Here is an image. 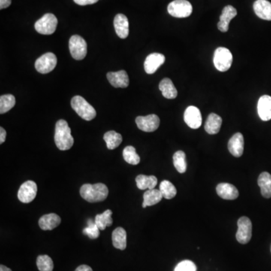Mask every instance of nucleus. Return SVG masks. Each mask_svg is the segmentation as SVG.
Returning a JSON list of instances; mask_svg holds the SVG:
<instances>
[{
	"label": "nucleus",
	"instance_id": "f257e3e1",
	"mask_svg": "<svg viewBox=\"0 0 271 271\" xmlns=\"http://www.w3.org/2000/svg\"><path fill=\"white\" fill-rule=\"evenodd\" d=\"M55 141L57 147L61 151L69 150L74 144V139L71 135V129L65 120H59L56 123Z\"/></svg>",
	"mask_w": 271,
	"mask_h": 271
},
{
	"label": "nucleus",
	"instance_id": "f03ea898",
	"mask_svg": "<svg viewBox=\"0 0 271 271\" xmlns=\"http://www.w3.org/2000/svg\"><path fill=\"white\" fill-rule=\"evenodd\" d=\"M80 194L82 198L90 203L101 202L107 198L109 189L103 183L85 184L80 188Z\"/></svg>",
	"mask_w": 271,
	"mask_h": 271
},
{
	"label": "nucleus",
	"instance_id": "7ed1b4c3",
	"mask_svg": "<svg viewBox=\"0 0 271 271\" xmlns=\"http://www.w3.org/2000/svg\"><path fill=\"white\" fill-rule=\"evenodd\" d=\"M73 110L85 121H91L97 115L95 109L81 96H75L71 100Z\"/></svg>",
	"mask_w": 271,
	"mask_h": 271
},
{
	"label": "nucleus",
	"instance_id": "20e7f679",
	"mask_svg": "<svg viewBox=\"0 0 271 271\" xmlns=\"http://www.w3.org/2000/svg\"><path fill=\"white\" fill-rule=\"evenodd\" d=\"M233 56L231 52L224 47H219L214 53L213 63L215 68L220 72H226L231 67Z\"/></svg>",
	"mask_w": 271,
	"mask_h": 271
},
{
	"label": "nucleus",
	"instance_id": "39448f33",
	"mask_svg": "<svg viewBox=\"0 0 271 271\" xmlns=\"http://www.w3.org/2000/svg\"><path fill=\"white\" fill-rule=\"evenodd\" d=\"M167 11L173 17L184 19L191 16L193 8L191 4L187 0H174L169 4Z\"/></svg>",
	"mask_w": 271,
	"mask_h": 271
},
{
	"label": "nucleus",
	"instance_id": "423d86ee",
	"mask_svg": "<svg viewBox=\"0 0 271 271\" xmlns=\"http://www.w3.org/2000/svg\"><path fill=\"white\" fill-rule=\"evenodd\" d=\"M58 21L55 15L48 13L35 24V29L43 35H52L56 31Z\"/></svg>",
	"mask_w": 271,
	"mask_h": 271
},
{
	"label": "nucleus",
	"instance_id": "0eeeda50",
	"mask_svg": "<svg viewBox=\"0 0 271 271\" xmlns=\"http://www.w3.org/2000/svg\"><path fill=\"white\" fill-rule=\"evenodd\" d=\"M70 54L75 60L82 61L86 57L88 46L86 42L79 35H74L69 42Z\"/></svg>",
	"mask_w": 271,
	"mask_h": 271
},
{
	"label": "nucleus",
	"instance_id": "6e6552de",
	"mask_svg": "<svg viewBox=\"0 0 271 271\" xmlns=\"http://www.w3.org/2000/svg\"><path fill=\"white\" fill-rule=\"evenodd\" d=\"M238 229L236 238L241 244H246L251 238L252 224L251 220L248 217L242 216L237 221Z\"/></svg>",
	"mask_w": 271,
	"mask_h": 271
},
{
	"label": "nucleus",
	"instance_id": "1a4fd4ad",
	"mask_svg": "<svg viewBox=\"0 0 271 271\" xmlns=\"http://www.w3.org/2000/svg\"><path fill=\"white\" fill-rule=\"evenodd\" d=\"M58 59L56 55L52 52H48L37 60L35 63L36 70L42 74L50 73L56 67Z\"/></svg>",
	"mask_w": 271,
	"mask_h": 271
},
{
	"label": "nucleus",
	"instance_id": "9d476101",
	"mask_svg": "<svg viewBox=\"0 0 271 271\" xmlns=\"http://www.w3.org/2000/svg\"><path fill=\"white\" fill-rule=\"evenodd\" d=\"M37 185L34 181H27L21 185L18 193L19 200L24 203L32 202L37 197Z\"/></svg>",
	"mask_w": 271,
	"mask_h": 271
},
{
	"label": "nucleus",
	"instance_id": "9b49d317",
	"mask_svg": "<svg viewBox=\"0 0 271 271\" xmlns=\"http://www.w3.org/2000/svg\"><path fill=\"white\" fill-rule=\"evenodd\" d=\"M136 123L140 130L151 133L155 131L159 127L160 118L155 114L147 116H138L136 118Z\"/></svg>",
	"mask_w": 271,
	"mask_h": 271
},
{
	"label": "nucleus",
	"instance_id": "f8f14e48",
	"mask_svg": "<svg viewBox=\"0 0 271 271\" xmlns=\"http://www.w3.org/2000/svg\"><path fill=\"white\" fill-rule=\"evenodd\" d=\"M184 120L188 127L198 129L202 124L201 113L198 108L194 106H188L184 113Z\"/></svg>",
	"mask_w": 271,
	"mask_h": 271
},
{
	"label": "nucleus",
	"instance_id": "ddd939ff",
	"mask_svg": "<svg viewBox=\"0 0 271 271\" xmlns=\"http://www.w3.org/2000/svg\"><path fill=\"white\" fill-rule=\"evenodd\" d=\"M165 62V57L162 54L152 53L146 58L144 63L145 71L148 74H153Z\"/></svg>",
	"mask_w": 271,
	"mask_h": 271
},
{
	"label": "nucleus",
	"instance_id": "4468645a",
	"mask_svg": "<svg viewBox=\"0 0 271 271\" xmlns=\"http://www.w3.org/2000/svg\"><path fill=\"white\" fill-rule=\"evenodd\" d=\"M237 15L236 9L232 6H227L222 10L220 21L218 24V28L221 32H227L229 29V24L232 19H234Z\"/></svg>",
	"mask_w": 271,
	"mask_h": 271
},
{
	"label": "nucleus",
	"instance_id": "2eb2a0df",
	"mask_svg": "<svg viewBox=\"0 0 271 271\" xmlns=\"http://www.w3.org/2000/svg\"><path fill=\"white\" fill-rule=\"evenodd\" d=\"M109 83L115 88H125L129 85V77L127 72L120 70L118 72H110L107 73Z\"/></svg>",
	"mask_w": 271,
	"mask_h": 271
},
{
	"label": "nucleus",
	"instance_id": "dca6fc26",
	"mask_svg": "<svg viewBox=\"0 0 271 271\" xmlns=\"http://www.w3.org/2000/svg\"><path fill=\"white\" fill-rule=\"evenodd\" d=\"M228 150L233 156L239 158L243 154L244 139L242 133H236L228 142Z\"/></svg>",
	"mask_w": 271,
	"mask_h": 271
},
{
	"label": "nucleus",
	"instance_id": "f3484780",
	"mask_svg": "<svg viewBox=\"0 0 271 271\" xmlns=\"http://www.w3.org/2000/svg\"><path fill=\"white\" fill-rule=\"evenodd\" d=\"M257 113L262 121H267L271 119V97L261 96L257 102Z\"/></svg>",
	"mask_w": 271,
	"mask_h": 271
},
{
	"label": "nucleus",
	"instance_id": "a211bd4d",
	"mask_svg": "<svg viewBox=\"0 0 271 271\" xmlns=\"http://www.w3.org/2000/svg\"><path fill=\"white\" fill-rule=\"evenodd\" d=\"M254 13L260 19L271 21V4L267 0H256L253 5Z\"/></svg>",
	"mask_w": 271,
	"mask_h": 271
},
{
	"label": "nucleus",
	"instance_id": "6ab92c4d",
	"mask_svg": "<svg viewBox=\"0 0 271 271\" xmlns=\"http://www.w3.org/2000/svg\"><path fill=\"white\" fill-rule=\"evenodd\" d=\"M216 191L218 195L224 200H235L239 197V191L231 184H218L216 187Z\"/></svg>",
	"mask_w": 271,
	"mask_h": 271
},
{
	"label": "nucleus",
	"instance_id": "aec40b11",
	"mask_svg": "<svg viewBox=\"0 0 271 271\" xmlns=\"http://www.w3.org/2000/svg\"><path fill=\"white\" fill-rule=\"evenodd\" d=\"M114 27L117 35L121 39H126L129 35V22L124 15H117L114 19Z\"/></svg>",
	"mask_w": 271,
	"mask_h": 271
},
{
	"label": "nucleus",
	"instance_id": "412c9836",
	"mask_svg": "<svg viewBox=\"0 0 271 271\" xmlns=\"http://www.w3.org/2000/svg\"><path fill=\"white\" fill-rule=\"evenodd\" d=\"M61 218L59 215L55 213L47 214L40 218L39 225L43 230H52L60 225Z\"/></svg>",
	"mask_w": 271,
	"mask_h": 271
},
{
	"label": "nucleus",
	"instance_id": "4be33fe9",
	"mask_svg": "<svg viewBox=\"0 0 271 271\" xmlns=\"http://www.w3.org/2000/svg\"><path fill=\"white\" fill-rule=\"evenodd\" d=\"M222 119L219 115L215 113H211L208 116L205 124V130L209 134H217L221 129Z\"/></svg>",
	"mask_w": 271,
	"mask_h": 271
},
{
	"label": "nucleus",
	"instance_id": "5701e85b",
	"mask_svg": "<svg viewBox=\"0 0 271 271\" xmlns=\"http://www.w3.org/2000/svg\"><path fill=\"white\" fill-rule=\"evenodd\" d=\"M112 243L114 247L120 250H124L127 247V233L122 227H117L112 232Z\"/></svg>",
	"mask_w": 271,
	"mask_h": 271
},
{
	"label": "nucleus",
	"instance_id": "b1692460",
	"mask_svg": "<svg viewBox=\"0 0 271 271\" xmlns=\"http://www.w3.org/2000/svg\"><path fill=\"white\" fill-rule=\"evenodd\" d=\"M257 184L260 188V193L265 198L271 197V175L263 172L259 176Z\"/></svg>",
	"mask_w": 271,
	"mask_h": 271
},
{
	"label": "nucleus",
	"instance_id": "393cba45",
	"mask_svg": "<svg viewBox=\"0 0 271 271\" xmlns=\"http://www.w3.org/2000/svg\"><path fill=\"white\" fill-rule=\"evenodd\" d=\"M159 89L165 98L175 99L177 97V90L173 85V82L168 78H165L160 82Z\"/></svg>",
	"mask_w": 271,
	"mask_h": 271
},
{
	"label": "nucleus",
	"instance_id": "a878e982",
	"mask_svg": "<svg viewBox=\"0 0 271 271\" xmlns=\"http://www.w3.org/2000/svg\"><path fill=\"white\" fill-rule=\"evenodd\" d=\"M163 196L160 190L151 189L148 190L144 193L143 195V207L146 208L147 206H153L157 204L162 200Z\"/></svg>",
	"mask_w": 271,
	"mask_h": 271
},
{
	"label": "nucleus",
	"instance_id": "bb28decb",
	"mask_svg": "<svg viewBox=\"0 0 271 271\" xmlns=\"http://www.w3.org/2000/svg\"><path fill=\"white\" fill-rule=\"evenodd\" d=\"M137 187L140 190L154 189L158 184V179L154 176H145L139 175L136 178Z\"/></svg>",
	"mask_w": 271,
	"mask_h": 271
},
{
	"label": "nucleus",
	"instance_id": "cd10ccee",
	"mask_svg": "<svg viewBox=\"0 0 271 271\" xmlns=\"http://www.w3.org/2000/svg\"><path fill=\"white\" fill-rule=\"evenodd\" d=\"M103 139L106 142L108 149H110V150L116 149L122 142V136L120 133L114 131V130L106 132L104 134Z\"/></svg>",
	"mask_w": 271,
	"mask_h": 271
},
{
	"label": "nucleus",
	"instance_id": "c85d7f7f",
	"mask_svg": "<svg viewBox=\"0 0 271 271\" xmlns=\"http://www.w3.org/2000/svg\"><path fill=\"white\" fill-rule=\"evenodd\" d=\"M112 215V212L110 209H107L103 213L96 215L94 221L100 230H104L106 227H110L112 225L113 223Z\"/></svg>",
	"mask_w": 271,
	"mask_h": 271
},
{
	"label": "nucleus",
	"instance_id": "c756f323",
	"mask_svg": "<svg viewBox=\"0 0 271 271\" xmlns=\"http://www.w3.org/2000/svg\"><path fill=\"white\" fill-rule=\"evenodd\" d=\"M123 157L126 162L132 165H137L140 162V157L133 146H127L123 151Z\"/></svg>",
	"mask_w": 271,
	"mask_h": 271
},
{
	"label": "nucleus",
	"instance_id": "7c9ffc66",
	"mask_svg": "<svg viewBox=\"0 0 271 271\" xmlns=\"http://www.w3.org/2000/svg\"><path fill=\"white\" fill-rule=\"evenodd\" d=\"M173 164L179 173H184L186 171V155L182 151H178L173 155Z\"/></svg>",
	"mask_w": 271,
	"mask_h": 271
},
{
	"label": "nucleus",
	"instance_id": "2f4dec72",
	"mask_svg": "<svg viewBox=\"0 0 271 271\" xmlns=\"http://www.w3.org/2000/svg\"><path fill=\"white\" fill-rule=\"evenodd\" d=\"M16 97L12 94H6L0 97V114L7 113L16 106Z\"/></svg>",
	"mask_w": 271,
	"mask_h": 271
},
{
	"label": "nucleus",
	"instance_id": "473e14b6",
	"mask_svg": "<svg viewBox=\"0 0 271 271\" xmlns=\"http://www.w3.org/2000/svg\"><path fill=\"white\" fill-rule=\"evenodd\" d=\"M160 191L162 194L163 197L167 200L173 199L176 195V187L168 180H164L160 184Z\"/></svg>",
	"mask_w": 271,
	"mask_h": 271
},
{
	"label": "nucleus",
	"instance_id": "72a5a7b5",
	"mask_svg": "<svg viewBox=\"0 0 271 271\" xmlns=\"http://www.w3.org/2000/svg\"><path fill=\"white\" fill-rule=\"evenodd\" d=\"M37 265L40 271H53V260L47 254L38 256Z\"/></svg>",
	"mask_w": 271,
	"mask_h": 271
},
{
	"label": "nucleus",
	"instance_id": "f704fd0d",
	"mask_svg": "<svg viewBox=\"0 0 271 271\" xmlns=\"http://www.w3.org/2000/svg\"><path fill=\"white\" fill-rule=\"evenodd\" d=\"M83 233L91 239H97L100 236V229L97 227L95 221L92 219H88V227L84 229Z\"/></svg>",
	"mask_w": 271,
	"mask_h": 271
},
{
	"label": "nucleus",
	"instance_id": "c9c22d12",
	"mask_svg": "<svg viewBox=\"0 0 271 271\" xmlns=\"http://www.w3.org/2000/svg\"><path fill=\"white\" fill-rule=\"evenodd\" d=\"M174 271H197V266L191 260H182L178 263Z\"/></svg>",
	"mask_w": 271,
	"mask_h": 271
},
{
	"label": "nucleus",
	"instance_id": "e433bc0d",
	"mask_svg": "<svg viewBox=\"0 0 271 271\" xmlns=\"http://www.w3.org/2000/svg\"><path fill=\"white\" fill-rule=\"evenodd\" d=\"M98 1L99 0H74V2L79 6L92 5Z\"/></svg>",
	"mask_w": 271,
	"mask_h": 271
},
{
	"label": "nucleus",
	"instance_id": "4c0bfd02",
	"mask_svg": "<svg viewBox=\"0 0 271 271\" xmlns=\"http://www.w3.org/2000/svg\"><path fill=\"white\" fill-rule=\"evenodd\" d=\"M12 4V0H0V10L8 8Z\"/></svg>",
	"mask_w": 271,
	"mask_h": 271
},
{
	"label": "nucleus",
	"instance_id": "58836bf2",
	"mask_svg": "<svg viewBox=\"0 0 271 271\" xmlns=\"http://www.w3.org/2000/svg\"><path fill=\"white\" fill-rule=\"evenodd\" d=\"M7 138V131L4 127H0V143L3 144L6 141Z\"/></svg>",
	"mask_w": 271,
	"mask_h": 271
},
{
	"label": "nucleus",
	"instance_id": "ea45409f",
	"mask_svg": "<svg viewBox=\"0 0 271 271\" xmlns=\"http://www.w3.org/2000/svg\"><path fill=\"white\" fill-rule=\"evenodd\" d=\"M75 271H93L92 268L88 265L82 264L78 266Z\"/></svg>",
	"mask_w": 271,
	"mask_h": 271
},
{
	"label": "nucleus",
	"instance_id": "a19ab883",
	"mask_svg": "<svg viewBox=\"0 0 271 271\" xmlns=\"http://www.w3.org/2000/svg\"><path fill=\"white\" fill-rule=\"evenodd\" d=\"M0 271H12V269L6 266L5 265H1L0 266Z\"/></svg>",
	"mask_w": 271,
	"mask_h": 271
}]
</instances>
